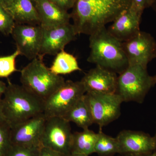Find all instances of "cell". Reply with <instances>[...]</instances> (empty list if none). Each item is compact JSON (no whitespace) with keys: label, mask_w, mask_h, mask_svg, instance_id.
Returning <instances> with one entry per match:
<instances>
[{"label":"cell","mask_w":156,"mask_h":156,"mask_svg":"<svg viewBox=\"0 0 156 156\" xmlns=\"http://www.w3.org/2000/svg\"><path fill=\"white\" fill-rule=\"evenodd\" d=\"M2 104L6 122L11 127L44 112V101L9 80Z\"/></svg>","instance_id":"cell-3"},{"label":"cell","mask_w":156,"mask_h":156,"mask_svg":"<svg viewBox=\"0 0 156 156\" xmlns=\"http://www.w3.org/2000/svg\"><path fill=\"white\" fill-rule=\"evenodd\" d=\"M11 35L20 55L31 60L39 56L43 36L41 26L16 23Z\"/></svg>","instance_id":"cell-12"},{"label":"cell","mask_w":156,"mask_h":156,"mask_svg":"<svg viewBox=\"0 0 156 156\" xmlns=\"http://www.w3.org/2000/svg\"><path fill=\"white\" fill-rule=\"evenodd\" d=\"M61 154L50 149L48 148L41 147L39 150V156H62Z\"/></svg>","instance_id":"cell-28"},{"label":"cell","mask_w":156,"mask_h":156,"mask_svg":"<svg viewBox=\"0 0 156 156\" xmlns=\"http://www.w3.org/2000/svg\"><path fill=\"white\" fill-rule=\"evenodd\" d=\"M40 149L11 144L3 156H39Z\"/></svg>","instance_id":"cell-24"},{"label":"cell","mask_w":156,"mask_h":156,"mask_svg":"<svg viewBox=\"0 0 156 156\" xmlns=\"http://www.w3.org/2000/svg\"><path fill=\"white\" fill-rule=\"evenodd\" d=\"M122 43L129 65H140L147 68L148 64L155 58L156 42L149 33L140 30Z\"/></svg>","instance_id":"cell-9"},{"label":"cell","mask_w":156,"mask_h":156,"mask_svg":"<svg viewBox=\"0 0 156 156\" xmlns=\"http://www.w3.org/2000/svg\"><path fill=\"white\" fill-rule=\"evenodd\" d=\"M154 138L155 142V146H156V149L155 151H156V132L154 136Z\"/></svg>","instance_id":"cell-36"},{"label":"cell","mask_w":156,"mask_h":156,"mask_svg":"<svg viewBox=\"0 0 156 156\" xmlns=\"http://www.w3.org/2000/svg\"><path fill=\"white\" fill-rule=\"evenodd\" d=\"M16 23L5 9L0 5V33L5 35L11 34Z\"/></svg>","instance_id":"cell-23"},{"label":"cell","mask_w":156,"mask_h":156,"mask_svg":"<svg viewBox=\"0 0 156 156\" xmlns=\"http://www.w3.org/2000/svg\"><path fill=\"white\" fill-rule=\"evenodd\" d=\"M5 8L17 24L41 25L32 0H11Z\"/></svg>","instance_id":"cell-17"},{"label":"cell","mask_w":156,"mask_h":156,"mask_svg":"<svg viewBox=\"0 0 156 156\" xmlns=\"http://www.w3.org/2000/svg\"><path fill=\"white\" fill-rule=\"evenodd\" d=\"M89 41L88 62L119 74L128 67L122 43L112 36L106 27L89 36Z\"/></svg>","instance_id":"cell-2"},{"label":"cell","mask_w":156,"mask_h":156,"mask_svg":"<svg viewBox=\"0 0 156 156\" xmlns=\"http://www.w3.org/2000/svg\"><path fill=\"white\" fill-rule=\"evenodd\" d=\"M62 156H89L87 155H79V154H70L67 155H64Z\"/></svg>","instance_id":"cell-34"},{"label":"cell","mask_w":156,"mask_h":156,"mask_svg":"<svg viewBox=\"0 0 156 156\" xmlns=\"http://www.w3.org/2000/svg\"><path fill=\"white\" fill-rule=\"evenodd\" d=\"M47 118L44 113L11 127V144L41 148V139Z\"/></svg>","instance_id":"cell-11"},{"label":"cell","mask_w":156,"mask_h":156,"mask_svg":"<svg viewBox=\"0 0 156 156\" xmlns=\"http://www.w3.org/2000/svg\"><path fill=\"white\" fill-rule=\"evenodd\" d=\"M50 69L55 74L60 76L82 70L78 64L77 58L64 50L56 54Z\"/></svg>","instance_id":"cell-20"},{"label":"cell","mask_w":156,"mask_h":156,"mask_svg":"<svg viewBox=\"0 0 156 156\" xmlns=\"http://www.w3.org/2000/svg\"><path fill=\"white\" fill-rule=\"evenodd\" d=\"M151 7L152 8L154 11L155 12L156 15V0H151Z\"/></svg>","instance_id":"cell-33"},{"label":"cell","mask_w":156,"mask_h":156,"mask_svg":"<svg viewBox=\"0 0 156 156\" xmlns=\"http://www.w3.org/2000/svg\"><path fill=\"white\" fill-rule=\"evenodd\" d=\"M10 1L11 0H0V5L5 8Z\"/></svg>","instance_id":"cell-32"},{"label":"cell","mask_w":156,"mask_h":156,"mask_svg":"<svg viewBox=\"0 0 156 156\" xmlns=\"http://www.w3.org/2000/svg\"><path fill=\"white\" fill-rule=\"evenodd\" d=\"M73 135L70 122L64 118H47L41 139V145L62 155H67L71 154Z\"/></svg>","instance_id":"cell-8"},{"label":"cell","mask_w":156,"mask_h":156,"mask_svg":"<svg viewBox=\"0 0 156 156\" xmlns=\"http://www.w3.org/2000/svg\"><path fill=\"white\" fill-rule=\"evenodd\" d=\"M117 73L98 66L92 69L83 77V83L86 93H115L117 88Z\"/></svg>","instance_id":"cell-15"},{"label":"cell","mask_w":156,"mask_h":156,"mask_svg":"<svg viewBox=\"0 0 156 156\" xmlns=\"http://www.w3.org/2000/svg\"><path fill=\"white\" fill-rule=\"evenodd\" d=\"M116 138L119 144V154L123 156L142 154L155 151L154 136L143 131L123 130Z\"/></svg>","instance_id":"cell-13"},{"label":"cell","mask_w":156,"mask_h":156,"mask_svg":"<svg viewBox=\"0 0 156 156\" xmlns=\"http://www.w3.org/2000/svg\"><path fill=\"white\" fill-rule=\"evenodd\" d=\"M153 80L154 86H155L156 84V74L154 76H153Z\"/></svg>","instance_id":"cell-35"},{"label":"cell","mask_w":156,"mask_h":156,"mask_svg":"<svg viewBox=\"0 0 156 156\" xmlns=\"http://www.w3.org/2000/svg\"><path fill=\"white\" fill-rule=\"evenodd\" d=\"M129 156H156V151H155L149 153L135 155H131Z\"/></svg>","instance_id":"cell-31"},{"label":"cell","mask_w":156,"mask_h":156,"mask_svg":"<svg viewBox=\"0 0 156 156\" xmlns=\"http://www.w3.org/2000/svg\"><path fill=\"white\" fill-rule=\"evenodd\" d=\"M6 122L5 116L3 113L2 106V100L0 101V124Z\"/></svg>","instance_id":"cell-30"},{"label":"cell","mask_w":156,"mask_h":156,"mask_svg":"<svg viewBox=\"0 0 156 156\" xmlns=\"http://www.w3.org/2000/svg\"><path fill=\"white\" fill-rule=\"evenodd\" d=\"M143 13L134 6L119 15L107 28L112 36L124 42L134 37L140 31V25Z\"/></svg>","instance_id":"cell-14"},{"label":"cell","mask_w":156,"mask_h":156,"mask_svg":"<svg viewBox=\"0 0 156 156\" xmlns=\"http://www.w3.org/2000/svg\"><path fill=\"white\" fill-rule=\"evenodd\" d=\"M85 97L92 113L94 123L100 130L117 119L121 115L122 98L116 93L88 92Z\"/></svg>","instance_id":"cell-7"},{"label":"cell","mask_w":156,"mask_h":156,"mask_svg":"<svg viewBox=\"0 0 156 156\" xmlns=\"http://www.w3.org/2000/svg\"><path fill=\"white\" fill-rule=\"evenodd\" d=\"M42 27V26H41ZM43 28V36L39 58L43 59L46 55L56 56L71 42L75 41L77 35L73 24Z\"/></svg>","instance_id":"cell-10"},{"label":"cell","mask_w":156,"mask_h":156,"mask_svg":"<svg viewBox=\"0 0 156 156\" xmlns=\"http://www.w3.org/2000/svg\"><path fill=\"white\" fill-rule=\"evenodd\" d=\"M20 55L16 49L14 53L8 56H0V78H8L15 72L18 71L16 67V59Z\"/></svg>","instance_id":"cell-22"},{"label":"cell","mask_w":156,"mask_h":156,"mask_svg":"<svg viewBox=\"0 0 156 156\" xmlns=\"http://www.w3.org/2000/svg\"><path fill=\"white\" fill-rule=\"evenodd\" d=\"M38 14L41 25L44 28L70 23L71 14L50 0H32Z\"/></svg>","instance_id":"cell-16"},{"label":"cell","mask_w":156,"mask_h":156,"mask_svg":"<svg viewBox=\"0 0 156 156\" xmlns=\"http://www.w3.org/2000/svg\"><path fill=\"white\" fill-rule=\"evenodd\" d=\"M153 76L147 68L140 65H129L118 76L116 93L123 102L142 103L151 88L153 87Z\"/></svg>","instance_id":"cell-5"},{"label":"cell","mask_w":156,"mask_h":156,"mask_svg":"<svg viewBox=\"0 0 156 156\" xmlns=\"http://www.w3.org/2000/svg\"><path fill=\"white\" fill-rule=\"evenodd\" d=\"M98 136V133L89 128L73 133L71 154L89 156L94 153Z\"/></svg>","instance_id":"cell-19"},{"label":"cell","mask_w":156,"mask_h":156,"mask_svg":"<svg viewBox=\"0 0 156 156\" xmlns=\"http://www.w3.org/2000/svg\"><path fill=\"white\" fill-rule=\"evenodd\" d=\"M98 134L94 153L99 156H113L119 154V144L116 137L107 135L101 130Z\"/></svg>","instance_id":"cell-21"},{"label":"cell","mask_w":156,"mask_h":156,"mask_svg":"<svg viewBox=\"0 0 156 156\" xmlns=\"http://www.w3.org/2000/svg\"><path fill=\"white\" fill-rule=\"evenodd\" d=\"M131 5L143 13L145 9L151 7V0H131Z\"/></svg>","instance_id":"cell-27"},{"label":"cell","mask_w":156,"mask_h":156,"mask_svg":"<svg viewBox=\"0 0 156 156\" xmlns=\"http://www.w3.org/2000/svg\"><path fill=\"white\" fill-rule=\"evenodd\" d=\"M131 5V0H77L70 14L77 34L91 35Z\"/></svg>","instance_id":"cell-1"},{"label":"cell","mask_w":156,"mask_h":156,"mask_svg":"<svg viewBox=\"0 0 156 156\" xmlns=\"http://www.w3.org/2000/svg\"><path fill=\"white\" fill-rule=\"evenodd\" d=\"M11 127L7 122L0 124V156H3L11 145Z\"/></svg>","instance_id":"cell-25"},{"label":"cell","mask_w":156,"mask_h":156,"mask_svg":"<svg viewBox=\"0 0 156 156\" xmlns=\"http://www.w3.org/2000/svg\"><path fill=\"white\" fill-rule=\"evenodd\" d=\"M20 81L23 87L44 101L66 81L52 72L43 59L37 57L20 70Z\"/></svg>","instance_id":"cell-4"},{"label":"cell","mask_w":156,"mask_h":156,"mask_svg":"<svg viewBox=\"0 0 156 156\" xmlns=\"http://www.w3.org/2000/svg\"><path fill=\"white\" fill-rule=\"evenodd\" d=\"M53 4L60 9L67 11L73 9L75 5L77 0H50Z\"/></svg>","instance_id":"cell-26"},{"label":"cell","mask_w":156,"mask_h":156,"mask_svg":"<svg viewBox=\"0 0 156 156\" xmlns=\"http://www.w3.org/2000/svg\"><path fill=\"white\" fill-rule=\"evenodd\" d=\"M7 85L3 81L0 80V101L2 100V97L6 92Z\"/></svg>","instance_id":"cell-29"},{"label":"cell","mask_w":156,"mask_h":156,"mask_svg":"<svg viewBox=\"0 0 156 156\" xmlns=\"http://www.w3.org/2000/svg\"><path fill=\"white\" fill-rule=\"evenodd\" d=\"M155 58H156V50H155Z\"/></svg>","instance_id":"cell-37"},{"label":"cell","mask_w":156,"mask_h":156,"mask_svg":"<svg viewBox=\"0 0 156 156\" xmlns=\"http://www.w3.org/2000/svg\"><path fill=\"white\" fill-rule=\"evenodd\" d=\"M86 93V89L81 81H66L44 101L43 113L46 118H63Z\"/></svg>","instance_id":"cell-6"},{"label":"cell","mask_w":156,"mask_h":156,"mask_svg":"<svg viewBox=\"0 0 156 156\" xmlns=\"http://www.w3.org/2000/svg\"><path fill=\"white\" fill-rule=\"evenodd\" d=\"M85 95L63 117L68 122L74 123L83 130L88 129L94 124L92 113Z\"/></svg>","instance_id":"cell-18"}]
</instances>
